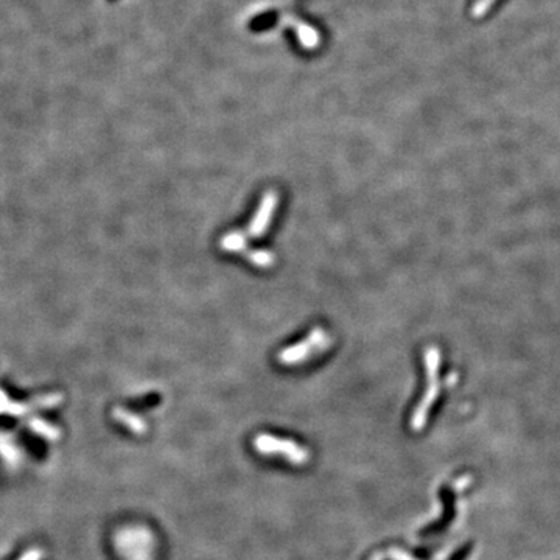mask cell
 <instances>
[{"instance_id": "6", "label": "cell", "mask_w": 560, "mask_h": 560, "mask_svg": "<svg viewBox=\"0 0 560 560\" xmlns=\"http://www.w3.org/2000/svg\"><path fill=\"white\" fill-rule=\"evenodd\" d=\"M246 257L251 260V263H254L256 266H260V268L271 266L273 260H274V254H271L270 251H265V249L252 251V252H249Z\"/></svg>"}, {"instance_id": "4", "label": "cell", "mask_w": 560, "mask_h": 560, "mask_svg": "<svg viewBox=\"0 0 560 560\" xmlns=\"http://www.w3.org/2000/svg\"><path fill=\"white\" fill-rule=\"evenodd\" d=\"M275 205H278V193H274V191H268V193L263 196L262 203H260V207L257 213L254 215V218H252L251 225L248 232L252 237H260L266 232L268 226H270V221L273 218V212L275 209Z\"/></svg>"}, {"instance_id": "5", "label": "cell", "mask_w": 560, "mask_h": 560, "mask_svg": "<svg viewBox=\"0 0 560 560\" xmlns=\"http://www.w3.org/2000/svg\"><path fill=\"white\" fill-rule=\"evenodd\" d=\"M221 248L229 252H242L246 248V240L239 232H231L221 239Z\"/></svg>"}, {"instance_id": "3", "label": "cell", "mask_w": 560, "mask_h": 560, "mask_svg": "<svg viewBox=\"0 0 560 560\" xmlns=\"http://www.w3.org/2000/svg\"><path fill=\"white\" fill-rule=\"evenodd\" d=\"M330 342H332V340H330V336L324 332V330L316 328L313 330V333H310L309 338H306L304 342L296 344V346L283 350L279 355V359L282 364L302 363L304 359L313 357L314 354H318V352L328 347Z\"/></svg>"}, {"instance_id": "7", "label": "cell", "mask_w": 560, "mask_h": 560, "mask_svg": "<svg viewBox=\"0 0 560 560\" xmlns=\"http://www.w3.org/2000/svg\"><path fill=\"white\" fill-rule=\"evenodd\" d=\"M495 2H496V0H477V2H475V5L472 6V16L477 18V19L484 18L486 14L489 13V10L495 5Z\"/></svg>"}, {"instance_id": "2", "label": "cell", "mask_w": 560, "mask_h": 560, "mask_svg": "<svg viewBox=\"0 0 560 560\" xmlns=\"http://www.w3.org/2000/svg\"><path fill=\"white\" fill-rule=\"evenodd\" d=\"M425 359H427L425 364H427V371H428V385L429 386H428L424 400H422V403L417 406V410L412 416L411 424H412L414 429H420L425 425L429 406H431L434 398L437 397V393H439V385H437V371H439V364H441L439 352H437L434 347H429L427 350Z\"/></svg>"}, {"instance_id": "8", "label": "cell", "mask_w": 560, "mask_h": 560, "mask_svg": "<svg viewBox=\"0 0 560 560\" xmlns=\"http://www.w3.org/2000/svg\"><path fill=\"white\" fill-rule=\"evenodd\" d=\"M388 556L393 560H414L411 556H408L405 551H400V549H391L388 552Z\"/></svg>"}, {"instance_id": "1", "label": "cell", "mask_w": 560, "mask_h": 560, "mask_svg": "<svg viewBox=\"0 0 560 560\" xmlns=\"http://www.w3.org/2000/svg\"><path fill=\"white\" fill-rule=\"evenodd\" d=\"M256 450L262 455H279L287 458L291 464L301 465L305 464L306 459H309V453L306 450L302 448L301 445H297L291 441L285 439H278V437H273L270 434H260L256 437L254 441Z\"/></svg>"}]
</instances>
